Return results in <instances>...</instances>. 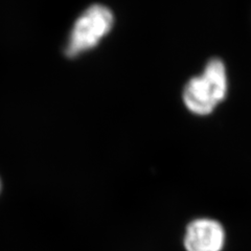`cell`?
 <instances>
[{
    "mask_svg": "<svg viewBox=\"0 0 251 251\" xmlns=\"http://www.w3.org/2000/svg\"><path fill=\"white\" fill-rule=\"evenodd\" d=\"M0 188H1V182H0Z\"/></svg>",
    "mask_w": 251,
    "mask_h": 251,
    "instance_id": "277c9868",
    "label": "cell"
},
{
    "mask_svg": "<svg viewBox=\"0 0 251 251\" xmlns=\"http://www.w3.org/2000/svg\"><path fill=\"white\" fill-rule=\"evenodd\" d=\"M113 21V14L108 7L100 4L88 7L78 16L70 31L65 47L67 56L76 57L96 47L111 30Z\"/></svg>",
    "mask_w": 251,
    "mask_h": 251,
    "instance_id": "7a4b0ae2",
    "label": "cell"
},
{
    "mask_svg": "<svg viewBox=\"0 0 251 251\" xmlns=\"http://www.w3.org/2000/svg\"><path fill=\"white\" fill-rule=\"evenodd\" d=\"M228 90L226 67L222 60L208 61L202 75L193 77L183 91L184 104L191 112L208 115L225 100Z\"/></svg>",
    "mask_w": 251,
    "mask_h": 251,
    "instance_id": "6da1fadb",
    "label": "cell"
},
{
    "mask_svg": "<svg viewBox=\"0 0 251 251\" xmlns=\"http://www.w3.org/2000/svg\"><path fill=\"white\" fill-rule=\"evenodd\" d=\"M226 242V232L217 220L202 218L187 226L184 246L187 251H222Z\"/></svg>",
    "mask_w": 251,
    "mask_h": 251,
    "instance_id": "3957f363",
    "label": "cell"
}]
</instances>
